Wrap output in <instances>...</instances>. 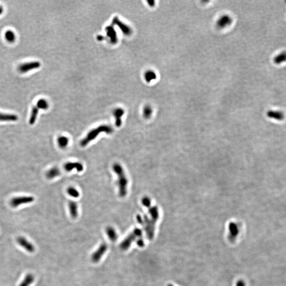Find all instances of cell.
I'll use <instances>...</instances> for the list:
<instances>
[{"instance_id": "obj_1", "label": "cell", "mask_w": 286, "mask_h": 286, "mask_svg": "<svg viewBox=\"0 0 286 286\" xmlns=\"http://www.w3.org/2000/svg\"><path fill=\"white\" fill-rule=\"evenodd\" d=\"M113 171L118 176V185L119 189V195L120 197H125L127 193V187L128 180L126 176L122 166L119 163H115L113 166Z\"/></svg>"}, {"instance_id": "obj_2", "label": "cell", "mask_w": 286, "mask_h": 286, "mask_svg": "<svg viewBox=\"0 0 286 286\" xmlns=\"http://www.w3.org/2000/svg\"><path fill=\"white\" fill-rule=\"evenodd\" d=\"M113 132V127L107 125H102L95 128L94 129L90 130L86 135V137H84L83 140H82L80 142V145L82 147H85L92 142V140H95L98 135L102 133L105 132L107 134H111Z\"/></svg>"}, {"instance_id": "obj_3", "label": "cell", "mask_w": 286, "mask_h": 286, "mask_svg": "<svg viewBox=\"0 0 286 286\" xmlns=\"http://www.w3.org/2000/svg\"><path fill=\"white\" fill-rule=\"evenodd\" d=\"M112 25L117 26L120 29V31L122 32V34L125 36H129L132 34V30L131 27L125 23L124 22H122L118 17H115L113 18Z\"/></svg>"}, {"instance_id": "obj_4", "label": "cell", "mask_w": 286, "mask_h": 286, "mask_svg": "<svg viewBox=\"0 0 286 286\" xmlns=\"http://www.w3.org/2000/svg\"><path fill=\"white\" fill-rule=\"evenodd\" d=\"M34 200V198L32 196H22L12 199L10 204L12 207L15 208L21 205L31 203Z\"/></svg>"}, {"instance_id": "obj_5", "label": "cell", "mask_w": 286, "mask_h": 286, "mask_svg": "<svg viewBox=\"0 0 286 286\" xmlns=\"http://www.w3.org/2000/svg\"><path fill=\"white\" fill-rule=\"evenodd\" d=\"M41 63L38 61H32L21 64L18 67V71L21 73H26L29 71L39 69Z\"/></svg>"}, {"instance_id": "obj_6", "label": "cell", "mask_w": 286, "mask_h": 286, "mask_svg": "<svg viewBox=\"0 0 286 286\" xmlns=\"http://www.w3.org/2000/svg\"><path fill=\"white\" fill-rule=\"evenodd\" d=\"M232 22V18L230 15H223L218 19L216 26L220 29H223L230 26Z\"/></svg>"}, {"instance_id": "obj_7", "label": "cell", "mask_w": 286, "mask_h": 286, "mask_svg": "<svg viewBox=\"0 0 286 286\" xmlns=\"http://www.w3.org/2000/svg\"><path fill=\"white\" fill-rule=\"evenodd\" d=\"M105 32L107 34V37H108L109 40V42L112 44H116L117 43L118 39L117 34L115 30V28L113 25H109L105 27Z\"/></svg>"}, {"instance_id": "obj_8", "label": "cell", "mask_w": 286, "mask_h": 286, "mask_svg": "<svg viewBox=\"0 0 286 286\" xmlns=\"http://www.w3.org/2000/svg\"><path fill=\"white\" fill-rule=\"evenodd\" d=\"M18 243L22 247H23L26 251L30 253H32L34 251V247L30 242L22 236H19L17 238Z\"/></svg>"}, {"instance_id": "obj_9", "label": "cell", "mask_w": 286, "mask_h": 286, "mask_svg": "<svg viewBox=\"0 0 286 286\" xmlns=\"http://www.w3.org/2000/svg\"><path fill=\"white\" fill-rule=\"evenodd\" d=\"M64 168L65 171L67 172L72 171L75 169L77 171L80 172L82 171L84 169L83 164L80 162H67L64 164Z\"/></svg>"}, {"instance_id": "obj_10", "label": "cell", "mask_w": 286, "mask_h": 286, "mask_svg": "<svg viewBox=\"0 0 286 286\" xmlns=\"http://www.w3.org/2000/svg\"><path fill=\"white\" fill-rule=\"evenodd\" d=\"M125 113V110L121 108L115 109L113 111V116L115 119V125L117 127H120L122 125L121 118Z\"/></svg>"}, {"instance_id": "obj_11", "label": "cell", "mask_w": 286, "mask_h": 286, "mask_svg": "<svg viewBox=\"0 0 286 286\" xmlns=\"http://www.w3.org/2000/svg\"><path fill=\"white\" fill-rule=\"evenodd\" d=\"M107 245L105 244L101 245L100 247L99 248L98 251H96L94 253V254H93V255L92 257V259L93 260V261L94 262L99 261L101 257H102L103 254L107 251Z\"/></svg>"}, {"instance_id": "obj_12", "label": "cell", "mask_w": 286, "mask_h": 286, "mask_svg": "<svg viewBox=\"0 0 286 286\" xmlns=\"http://www.w3.org/2000/svg\"><path fill=\"white\" fill-rule=\"evenodd\" d=\"M18 117L15 114H8L0 113V121H16Z\"/></svg>"}, {"instance_id": "obj_13", "label": "cell", "mask_w": 286, "mask_h": 286, "mask_svg": "<svg viewBox=\"0 0 286 286\" xmlns=\"http://www.w3.org/2000/svg\"><path fill=\"white\" fill-rule=\"evenodd\" d=\"M69 210L72 217L73 218L78 217V206L76 202L71 201L69 203Z\"/></svg>"}, {"instance_id": "obj_14", "label": "cell", "mask_w": 286, "mask_h": 286, "mask_svg": "<svg viewBox=\"0 0 286 286\" xmlns=\"http://www.w3.org/2000/svg\"><path fill=\"white\" fill-rule=\"evenodd\" d=\"M145 80L147 83H150L152 81L155 80L157 78V73L155 72L151 69L147 70L144 74Z\"/></svg>"}, {"instance_id": "obj_15", "label": "cell", "mask_w": 286, "mask_h": 286, "mask_svg": "<svg viewBox=\"0 0 286 286\" xmlns=\"http://www.w3.org/2000/svg\"><path fill=\"white\" fill-rule=\"evenodd\" d=\"M267 116H268V117L273 118L274 119L277 120H283L285 117L284 113L281 111H273V110L269 111L267 113Z\"/></svg>"}, {"instance_id": "obj_16", "label": "cell", "mask_w": 286, "mask_h": 286, "mask_svg": "<svg viewBox=\"0 0 286 286\" xmlns=\"http://www.w3.org/2000/svg\"><path fill=\"white\" fill-rule=\"evenodd\" d=\"M61 174L60 170L57 167H53L47 172L46 176L48 179H53Z\"/></svg>"}, {"instance_id": "obj_17", "label": "cell", "mask_w": 286, "mask_h": 286, "mask_svg": "<svg viewBox=\"0 0 286 286\" xmlns=\"http://www.w3.org/2000/svg\"><path fill=\"white\" fill-rule=\"evenodd\" d=\"M34 276L32 274H27L19 286H29L34 281Z\"/></svg>"}, {"instance_id": "obj_18", "label": "cell", "mask_w": 286, "mask_h": 286, "mask_svg": "<svg viewBox=\"0 0 286 286\" xmlns=\"http://www.w3.org/2000/svg\"><path fill=\"white\" fill-rule=\"evenodd\" d=\"M39 109L38 108L36 105L32 108L31 113V116H30L29 119L30 125H34L36 122V119H37V116L38 115V113H39Z\"/></svg>"}, {"instance_id": "obj_19", "label": "cell", "mask_w": 286, "mask_h": 286, "mask_svg": "<svg viewBox=\"0 0 286 286\" xmlns=\"http://www.w3.org/2000/svg\"><path fill=\"white\" fill-rule=\"evenodd\" d=\"M274 63L276 64H280L286 61V51H282L277 55L274 59Z\"/></svg>"}, {"instance_id": "obj_20", "label": "cell", "mask_w": 286, "mask_h": 286, "mask_svg": "<svg viewBox=\"0 0 286 286\" xmlns=\"http://www.w3.org/2000/svg\"><path fill=\"white\" fill-rule=\"evenodd\" d=\"M57 143L60 148H65L69 145V139L66 136H61L57 139Z\"/></svg>"}, {"instance_id": "obj_21", "label": "cell", "mask_w": 286, "mask_h": 286, "mask_svg": "<svg viewBox=\"0 0 286 286\" xmlns=\"http://www.w3.org/2000/svg\"><path fill=\"white\" fill-rule=\"evenodd\" d=\"M153 113V109L151 105H146L144 107L143 109V115L145 119H149L151 117Z\"/></svg>"}, {"instance_id": "obj_22", "label": "cell", "mask_w": 286, "mask_h": 286, "mask_svg": "<svg viewBox=\"0 0 286 286\" xmlns=\"http://www.w3.org/2000/svg\"><path fill=\"white\" fill-rule=\"evenodd\" d=\"M36 106L39 109L47 110L49 108V103L45 99H41L37 101Z\"/></svg>"}, {"instance_id": "obj_23", "label": "cell", "mask_w": 286, "mask_h": 286, "mask_svg": "<svg viewBox=\"0 0 286 286\" xmlns=\"http://www.w3.org/2000/svg\"><path fill=\"white\" fill-rule=\"evenodd\" d=\"M5 38L7 41L10 43H13L16 39L15 32L11 30H7L5 32Z\"/></svg>"}, {"instance_id": "obj_24", "label": "cell", "mask_w": 286, "mask_h": 286, "mask_svg": "<svg viewBox=\"0 0 286 286\" xmlns=\"http://www.w3.org/2000/svg\"><path fill=\"white\" fill-rule=\"evenodd\" d=\"M107 234L108 235V237L109 238L110 240L112 241H114L117 240V233L116 232L115 230L113 227H108L106 230Z\"/></svg>"}, {"instance_id": "obj_25", "label": "cell", "mask_w": 286, "mask_h": 286, "mask_svg": "<svg viewBox=\"0 0 286 286\" xmlns=\"http://www.w3.org/2000/svg\"><path fill=\"white\" fill-rule=\"evenodd\" d=\"M67 192L69 196L73 198H78L80 196V193L76 188L70 187L67 189Z\"/></svg>"}, {"instance_id": "obj_26", "label": "cell", "mask_w": 286, "mask_h": 286, "mask_svg": "<svg viewBox=\"0 0 286 286\" xmlns=\"http://www.w3.org/2000/svg\"><path fill=\"white\" fill-rule=\"evenodd\" d=\"M142 202L143 205L146 207H149L150 206H151L150 198L147 197H144V198H143Z\"/></svg>"}, {"instance_id": "obj_27", "label": "cell", "mask_w": 286, "mask_h": 286, "mask_svg": "<svg viewBox=\"0 0 286 286\" xmlns=\"http://www.w3.org/2000/svg\"><path fill=\"white\" fill-rule=\"evenodd\" d=\"M147 3H148V5L151 7H154V5L155 4V2L154 1H147Z\"/></svg>"}, {"instance_id": "obj_28", "label": "cell", "mask_w": 286, "mask_h": 286, "mask_svg": "<svg viewBox=\"0 0 286 286\" xmlns=\"http://www.w3.org/2000/svg\"><path fill=\"white\" fill-rule=\"evenodd\" d=\"M105 39V37H103L102 35H99L97 36V39L99 41H102Z\"/></svg>"}, {"instance_id": "obj_29", "label": "cell", "mask_w": 286, "mask_h": 286, "mask_svg": "<svg viewBox=\"0 0 286 286\" xmlns=\"http://www.w3.org/2000/svg\"><path fill=\"white\" fill-rule=\"evenodd\" d=\"M237 286H245L244 283L243 281H239L237 283Z\"/></svg>"}, {"instance_id": "obj_30", "label": "cell", "mask_w": 286, "mask_h": 286, "mask_svg": "<svg viewBox=\"0 0 286 286\" xmlns=\"http://www.w3.org/2000/svg\"><path fill=\"white\" fill-rule=\"evenodd\" d=\"M3 11H4V10H3V8L2 6L0 5V15H2L3 13Z\"/></svg>"}, {"instance_id": "obj_31", "label": "cell", "mask_w": 286, "mask_h": 286, "mask_svg": "<svg viewBox=\"0 0 286 286\" xmlns=\"http://www.w3.org/2000/svg\"><path fill=\"white\" fill-rule=\"evenodd\" d=\"M168 286H173V285H172L171 284H169V285H168Z\"/></svg>"}]
</instances>
